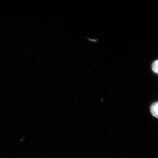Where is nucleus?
<instances>
[{"mask_svg": "<svg viewBox=\"0 0 158 158\" xmlns=\"http://www.w3.org/2000/svg\"><path fill=\"white\" fill-rule=\"evenodd\" d=\"M150 111L153 116L158 118V102H156L152 105Z\"/></svg>", "mask_w": 158, "mask_h": 158, "instance_id": "f257e3e1", "label": "nucleus"}, {"mask_svg": "<svg viewBox=\"0 0 158 158\" xmlns=\"http://www.w3.org/2000/svg\"><path fill=\"white\" fill-rule=\"evenodd\" d=\"M152 68L154 72L158 74V60L154 61L152 65Z\"/></svg>", "mask_w": 158, "mask_h": 158, "instance_id": "f03ea898", "label": "nucleus"}]
</instances>
